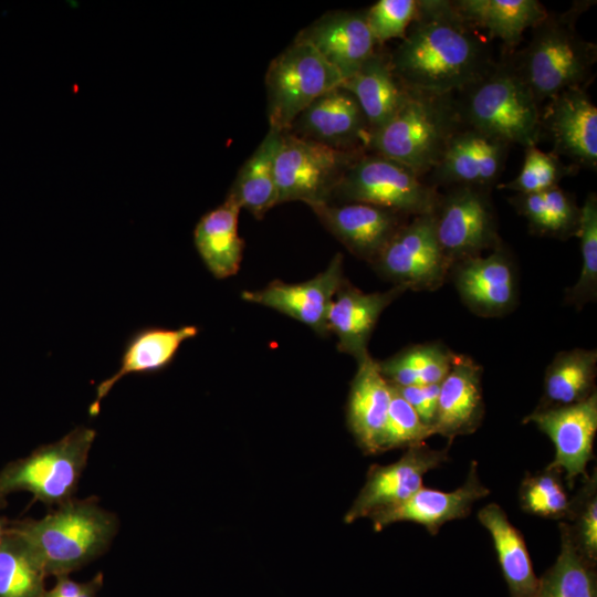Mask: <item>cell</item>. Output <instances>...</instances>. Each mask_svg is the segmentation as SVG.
Here are the masks:
<instances>
[{
    "instance_id": "obj_1",
    "label": "cell",
    "mask_w": 597,
    "mask_h": 597,
    "mask_svg": "<svg viewBox=\"0 0 597 597\" xmlns=\"http://www.w3.org/2000/svg\"><path fill=\"white\" fill-rule=\"evenodd\" d=\"M490 40L448 0H420L416 18L388 57L411 92L457 94L492 65Z\"/></svg>"
},
{
    "instance_id": "obj_2",
    "label": "cell",
    "mask_w": 597,
    "mask_h": 597,
    "mask_svg": "<svg viewBox=\"0 0 597 597\" xmlns=\"http://www.w3.org/2000/svg\"><path fill=\"white\" fill-rule=\"evenodd\" d=\"M590 3L575 2L565 12L547 13L512 63L538 105L568 88H585L591 77L597 48L576 30L579 14Z\"/></svg>"
},
{
    "instance_id": "obj_3",
    "label": "cell",
    "mask_w": 597,
    "mask_h": 597,
    "mask_svg": "<svg viewBox=\"0 0 597 597\" xmlns=\"http://www.w3.org/2000/svg\"><path fill=\"white\" fill-rule=\"evenodd\" d=\"M36 554L48 575H69L103 554L118 528L116 516L95 498L74 500L40 520L8 525Z\"/></svg>"
},
{
    "instance_id": "obj_4",
    "label": "cell",
    "mask_w": 597,
    "mask_h": 597,
    "mask_svg": "<svg viewBox=\"0 0 597 597\" xmlns=\"http://www.w3.org/2000/svg\"><path fill=\"white\" fill-rule=\"evenodd\" d=\"M462 125L454 94L408 91L391 119L369 135L367 148L422 178L438 165L449 139Z\"/></svg>"
},
{
    "instance_id": "obj_5",
    "label": "cell",
    "mask_w": 597,
    "mask_h": 597,
    "mask_svg": "<svg viewBox=\"0 0 597 597\" xmlns=\"http://www.w3.org/2000/svg\"><path fill=\"white\" fill-rule=\"evenodd\" d=\"M454 96L463 124L510 145H537L542 111L512 63H493Z\"/></svg>"
},
{
    "instance_id": "obj_6",
    "label": "cell",
    "mask_w": 597,
    "mask_h": 597,
    "mask_svg": "<svg viewBox=\"0 0 597 597\" xmlns=\"http://www.w3.org/2000/svg\"><path fill=\"white\" fill-rule=\"evenodd\" d=\"M95 437L93 428L78 426L60 440L6 465L0 472V504L15 491H29L46 505L71 501Z\"/></svg>"
},
{
    "instance_id": "obj_7",
    "label": "cell",
    "mask_w": 597,
    "mask_h": 597,
    "mask_svg": "<svg viewBox=\"0 0 597 597\" xmlns=\"http://www.w3.org/2000/svg\"><path fill=\"white\" fill-rule=\"evenodd\" d=\"M436 187L405 165L379 154H363L346 170L331 202H360L407 217L432 213L439 200Z\"/></svg>"
},
{
    "instance_id": "obj_8",
    "label": "cell",
    "mask_w": 597,
    "mask_h": 597,
    "mask_svg": "<svg viewBox=\"0 0 597 597\" xmlns=\"http://www.w3.org/2000/svg\"><path fill=\"white\" fill-rule=\"evenodd\" d=\"M363 154L283 132L274 163L277 203L302 201L312 208L331 202L342 177Z\"/></svg>"
},
{
    "instance_id": "obj_9",
    "label": "cell",
    "mask_w": 597,
    "mask_h": 597,
    "mask_svg": "<svg viewBox=\"0 0 597 597\" xmlns=\"http://www.w3.org/2000/svg\"><path fill=\"white\" fill-rule=\"evenodd\" d=\"M342 82L337 71L310 43L295 39L270 63L266 71L270 128L286 132L313 101Z\"/></svg>"
},
{
    "instance_id": "obj_10",
    "label": "cell",
    "mask_w": 597,
    "mask_h": 597,
    "mask_svg": "<svg viewBox=\"0 0 597 597\" xmlns=\"http://www.w3.org/2000/svg\"><path fill=\"white\" fill-rule=\"evenodd\" d=\"M371 266L380 277L406 291L440 289L451 263L439 245L433 212L407 221Z\"/></svg>"
},
{
    "instance_id": "obj_11",
    "label": "cell",
    "mask_w": 597,
    "mask_h": 597,
    "mask_svg": "<svg viewBox=\"0 0 597 597\" xmlns=\"http://www.w3.org/2000/svg\"><path fill=\"white\" fill-rule=\"evenodd\" d=\"M433 217L439 245L451 265L482 255L502 242L486 188L451 187L446 195L439 196Z\"/></svg>"
},
{
    "instance_id": "obj_12",
    "label": "cell",
    "mask_w": 597,
    "mask_h": 597,
    "mask_svg": "<svg viewBox=\"0 0 597 597\" xmlns=\"http://www.w3.org/2000/svg\"><path fill=\"white\" fill-rule=\"evenodd\" d=\"M344 276V256L336 253L327 268L298 283L273 280L259 290H244L241 300L274 310L327 337V315Z\"/></svg>"
},
{
    "instance_id": "obj_13",
    "label": "cell",
    "mask_w": 597,
    "mask_h": 597,
    "mask_svg": "<svg viewBox=\"0 0 597 597\" xmlns=\"http://www.w3.org/2000/svg\"><path fill=\"white\" fill-rule=\"evenodd\" d=\"M448 279L452 280L462 303L478 316H503L516 306V268L502 242L486 256L454 262Z\"/></svg>"
},
{
    "instance_id": "obj_14",
    "label": "cell",
    "mask_w": 597,
    "mask_h": 597,
    "mask_svg": "<svg viewBox=\"0 0 597 597\" xmlns=\"http://www.w3.org/2000/svg\"><path fill=\"white\" fill-rule=\"evenodd\" d=\"M523 423L535 425L552 440L555 455L547 467L559 469L569 489L577 476L588 474L597 432V391L578 404L534 409Z\"/></svg>"
},
{
    "instance_id": "obj_15",
    "label": "cell",
    "mask_w": 597,
    "mask_h": 597,
    "mask_svg": "<svg viewBox=\"0 0 597 597\" xmlns=\"http://www.w3.org/2000/svg\"><path fill=\"white\" fill-rule=\"evenodd\" d=\"M450 443L432 449L425 442L407 448L401 458L387 465L370 467L366 482L345 515L346 523L400 504L422 486L425 474L450 460Z\"/></svg>"
},
{
    "instance_id": "obj_16",
    "label": "cell",
    "mask_w": 597,
    "mask_h": 597,
    "mask_svg": "<svg viewBox=\"0 0 597 597\" xmlns=\"http://www.w3.org/2000/svg\"><path fill=\"white\" fill-rule=\"evenodd\" d=\"M311 209L335 239L370 265L408 221V217L399 212L360 202H328Z\"/></svg>"
},
{
    "instance_id": "obj_17",
    "label": "cell",
    "mask_w": 597,
    "mask_h": 597,
    "mask_svg": "<svg viewBox=\"0 0 597 597\" xmlns=\"http://www.w3.org/2000/svg\"><path fill=\"white\" fill-rule=\"evenodd\" d=\"M509 147L506 142L463 124L430 172V185L490 189L501 175Z\"/></svg>"
},
{
    "instance_id": "obj_18",
    "label": "cell",
    "mask_w": 597,
    "mask_h": 597,
    "mask_svg": "<svg viewBox=\"0 0 597 597\" xmlns=\"http://www.w3.org/2000/svg\"><path fill=\"white\" fill-rule=\"evenodd\" d=\"M286 132L342 150H364L369 138L359 104L341 85L313 101Z\"/></svg>"
},
{
    "instance_id": "obj_19",
    "label": "cell",
    "mask_w": 597,
    "mask_h": 597,
    "mask_svg": "<svg viewBox=\"0 0 597 597\" xmlns=\"http://www.w3.org/2000/svg\"><path fill=\"white\" fill-rule=\"evenodd\" d=\"M541 126L553 140V154L566 156L575 166L596 169L597 108L584 87L568 88L547 101Z\"/></svg>"
},
{
    "instance_id": "obj_20",
    "label": "cell",
    "mask_w": 597,
    "mask_h": 597,
    "mask_svg": "<svg viewBox=\"0 0 597 597\" xmlns=\"http://www.w3.org/2000/svg\"><path fill=\"white\" fill-rule=\"evenodd\" d=\"M489 493L490 490L479 478L478 462L472 461L460 488L447 492L421 486L400 504L377 511L369 517L375 531H381L396 522H413L436 535L446 523L467 517L473 504Z\"/></svg>"
},
{
    "instance_id": "obj_21",
    "label": "cell",
    "mask_w": 597,
    "mask_h": 597,
    "mask_svg": "<svg viewBox=\"0 0 597 597\" xmlns=\"http://www.w3.org/2000/svg\"><path fill=\"white\" fill-rule=\"evenodd\" d=\"M405 292L406 289L392 285L384 292L366 293L345 277L327 315V327L337 337L338 352L357 363L370 356L368 343L380 315Z\"/></svg>"
},
{
    "instance_id": "obj_22",
    "label": "cell",
    "mask_w": 597,
    "mask_h": 597,
    "mask_svg": "<svg viewBox=\"0 0 597 597\" xmlns=\"http://www.w3.org/2000/svg\"><path fill=\"white\" fill-rule=\"evenodd\" d=\"M310 43L345 81L376 52V41L365 12L335 11L324 14L297 38ZM343 83V82H342Z\"/></svg>"
},
{
    "instance_id": "obj_23",
    "label": "cell",
    "mask_w": 597,
    "mask_h": 597,
    "mask_svg": "<svg viewBox=\"0 0 597 597\" xmlns=\"http://www.w3.org/2000/svg\"><path fill=\"white\" fill-rule=\"evenodd\" d=\"M485 413L482 390V367L471 357L457 354L440 383L434 434L448 439L475 432Z\"/></svg>"
},
{
    "instance_id": "obj_24",
    "label": "cell",
    "mask_w": 597,
    "mask_h": 597,
    "mask_svg": "<svg viewBox=\"0 0 597 597\" xmlns=\"http://www.w3.org/2000/svg\"><path fill=\"white\" fill-rule=\"evenodd\" d=\"M198 334L199 327L196 325L177 328L145 326L135 331L124 345L117 371L96 386L95 399L90 405L88 415H98L102 400L123 377L130 374H155L166 369L175 360L181 345Z\"/></svg>"
},
{
    "instance_id": "obj_25",
    "label": "cell",
    "mask_w": 597,
    "mask_h": 597,
    "mask_svg": "<svg viewBox=\"0 0 597 597\" xmlns=\"http://www.w3.org/2000/svg\"><path fill=\"white\" fill-rule=\"evenodd\" d=\"M391 399V385L377 360L368 356L357 363L347 401V425L360 449L383 452V439Z\"/></svg>"
},
{
    "instance_id": "obj_26",
    "label": "cell",
    "mask_w": 597,
    "mask_h": 597,
    "mask_svg": "<svg viewBox=\"0 0 597 597\" xmlns=\"http://www.w3.org/2000/svg\"><path fill=\"white\" fill-rule=\"evenodd\" d=\"M241 207L229 195L214 209L205 213L193 230L195 248L217 280L235 275L243 258L244 241L239 235Z\"/></svg>"
},
{
    "instance_id": "obj_27",
    "label": "cell",
    "mask_w": 597,
    "mask_h": 597,
    "mask_svg": "<svg viewBox=\"0 0 597 597\" xmlns=\"http://www.w3.org/2000/svg\"><path fill=\"white\" fill-rule=\"evenodd\" d=\"M341 86L359 104L369 135L391 119L408 95V90L395 76L388 57L378 52Z\"/></svg>"
},
{
    "instance_id": "obj_28",
    "label": "cell",
    "mask_w": 597,
    "mask_h": 597,
    "mask_svg": "<svg viewBox=\"0 0 597 597\" xmlns=\"http://www.w3.org/2000/svg\"><path fill=\"white\" fill-rule=\"evenodd\" d=\"M452 3L490 41L499 39L509 49L515 48L523 33L548 13L537 0H457Z\"/></svg>"
},
{
    "instance_id": "obj_29",
    "label": "cell",
    "mask_w": 597,
    "mask_h": 597,
    "mask_svg": "<svg viewBox=\"0 0 597 597\" xmlns=\"http://www.w3.org/2000/svg\"><path fill=\"white\" fill-rule=\"evenodd\" d=\"M476 516L492 537L510 596L535 597L540 578L535 575L522 533L496 503L483 506Z\"/></svg>"
},
{
    "instance_id": "obj_30",
    "label": "cell",
    "mask_w": 597,
    "mask_h": 597,
    "mask_svg": "<svg viewBox=\"0 0 597 597\" xmlns=\"http://www.w3.org/2000/svg\"><path fill=\"white\" fill-rule=\"evenodd\" d=\"M596 349L574 348L555 355L548 364L543 395L535 409L578 404L596 391Z\"/></svg>"
},
{
    "instance_id": "obj_31",
    "label": "cell",
    "mask_w": 597,
    "mask_h": 597,
    "mask_svg": "<svg viewBox=\"0 0 597 597\" xmlns=\"http://www.w3.org/2000/svg\"><path fill=\"white\" fill-rule=\"evenodd\" d=\"M281 135V132L269 129L228 192L241 209H247L256 219H262L279 205L274 163Z\"/></svg>"
},
{
    "instance_id": "obj_32",
    "label": "cell",
    "mask_w": 597,
    "mask_h": 597,
    "mask_svg": "<svg viewBox=\"0 0 597 597\" xmlns=\"http://www.w3.org/2000/svg\"><path fill=\"white\" fill-rule=\"evenodd\" d=\"M441 342L415 344L392 356L377 360L385 379L399 387L440 384L455 357Z\"/></svg>"
},
{
    "instance_id": "obj_33",
    "label": "cell",
    "mask_w": 597,
    "mask_h": 597,
    "mask_svg": "<svg viewBox=\"0 0 597 597\" xmlns=\"http://www.w3.org/2000/svg\"><path fill=\"white\" fill-rule=\"evenodd\" d=\"M510 199L526 219L531 232L558 239L577 234L580 208L558 185L536 193H516Z\"/></svg>"
},
{
    "instance_id": "obj_34",
    "label": "cell",
    "mask_w": 597,
    "mask_h": 597,
    "mask_svg": "<svg viewBox=\"0 0 597 597\" xmlns=\"http://www.w3.org/2000/svg\"><path fill=\"white\" fill-rule=\"evenodd\" d=\"M45 576L36 554L8 528L0 544V597H43Z\"/></svg>"
},
{
    "instance_id": "obj_35",
    "label": "cell",
    "mask_w": 597,
    "mask_h": 597,
    "mask_svg": "<svg viewBox=\"0 0 597 597\" xmlns=\"http://www.w3.org/2000/svg\"><path fill=\"white\" fill-rule=\"evenodd\" d=\"M561 551L543 574L535 597H597L596 565L585 559L559 530Z\"/></svg>"
},
{
    "instance_id": "obj_36",
    "label": "cell",
    "mask_w": 597,
    "mask_h": 597,
    "mask_svg": "<svg viewBox=\"0 0 597 597\" xmlns=\"http://www.w3.org/2000/svg\"><path fill=\"white\" fill-rule=\"evenodd\" d=\"M583 483L569 500L566 517L559 522L575 549L588 562L597 563V471L583 476Z\"/></svg>"
},
{
    "instance_id": "obj_37",
    "label": "cell",
    "mask_w": 597,
    "mask_h": 597,
    "mask_svg": "<svg viewBox=\"0 0 597 597\" xmlns=\"http://www.w3.org/2000/svg\"><path fill=\"white\" fill-rule=\"evenodd\" d=\"M521 509L531 515L563 521L569 509V498L559 469L546 467L527 474L519 490Z\"/></svg>"
},
{
    "instance_id": "obj_38",
    "label": "cell",
    "mask_w": 597,
    "mask_h": 597,
    "mask_svg": "<svg viewBox=\"0 0 597 597\" xmlns=\"http://www.w3.org/2000/svg\"><path fill=\"white\" fill-rule=\"evenodd\" d=\"M580 240L582 269L577 282L565 291V301L575 307L596 301L597 297V197L587 196L580 208L576 234Z\"/></svg>"
},
{
    "instance_id": "obj_39",
    "label": "cell",
    "mask_w": 597,
    "mask_h": 597,
    "mask_svg": "<svg viewBox=\"0 0 597 597\" xmlns=\"http://www.w3.org/2000/svg\"><path fill=\"white\" fill-rule=\"evenodd\" d=\"M525 157L520 174L509 182L498 185L499 189L527 195L547 190L574 170L563 164L558 156L545 153L536 146L525 148Z\"/></svg>"
},
{
    "instance_id": "obj_40",
    "label": "cell",
    "mask_w": 597,
    "mask_h": 597,
    "mask_svg": "<svg viewBox=\"0 0 597 597\" xmlns=\"http://www.w3.org/2000/svg\"><path fill=\"white\" fill-rule=\"evenodd\" d=\"M433 428L425 425L413 408L391 385V399L383 439V451L421 444L433 436Z\"/></svg>"
},
{
    "instance_id": "obj_41",
    "label": "cell",
    "mask_w": 597,
    "mask_h": 597,
    "mask_svg": "<svg viewBox=\"0 0 597 597\" xmlns=\"http://www.w3.org/2000/svg\"><path fill=\"white\" fill-rule=\"evenodd\" d=\"M420 0H379L365 11L376 43L402 39L416 18Z\"/></svg>"
},
{
    "instance_id": "obj_42",
    "label": "cell",
    "mask_w": 597,
    "mask_h": 597,
    "mask_svg": "<svg viewBox=\"0 0 597 597\" xmlns=\"http://www.w3.org/2000/svg\"><path fill=\"white\" fill-rule=\"evenodd\" d=\"M394 387L413 408L421 421L433 428L438 409L440 384Z\"/></svg>"
},
{
    "instance_id": "obj_43",
    "label": "cell",
    "mask_w": 597,
    "mask_h": 597,
    "mask_svg": "<svg viewBox=\"0 0 597 597\" xmlns=\"http://www.w3.org/2000/svg\"><path fill=\"white\" fill-rule=\"evenodd\" d=\"M102 586V573L85 583L75 582L69 575H62L56 577L55 585L50 590H45L43 597H96Z\"/></svg>"
},
{
    "instance_id": "obj_44",
    "label": "cell",
    "mask_w": 597,
    "mask_h": 597,
    "mask_svg": "<svg viewBox=\"0 0 597 597\" xmlns=\"http://www.w3.org/2000/svg\"><path fill=\"white\" fill-rule=\"evenodd\" d=\"M7 531H8V523L2 517H0V544L2 543L3 538L7 535Z\"/></svg>"
}]
</instances>
